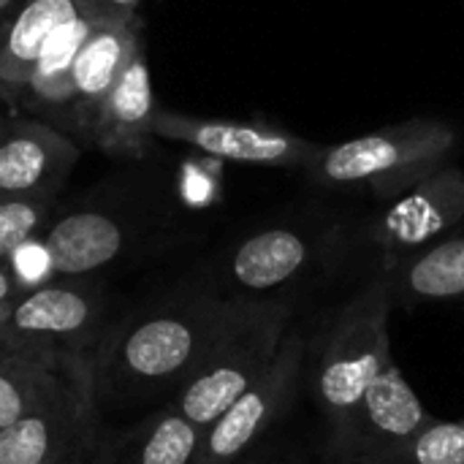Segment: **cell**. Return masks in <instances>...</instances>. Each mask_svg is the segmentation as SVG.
Here are the masks:
<instances>
[{"instance_id": "9a60e30c", "label": "cell", "mask_w": 464, "mask_h": 464, "mask_svg": "<svg viewBox=\"0 0 464 464\" xmlns=\"http://www.w3.org/2000/svg\"><path fill=\"white\" fill-rule=\"evenodd\" d=\"M201 435V427L163 405L130 430H98L87 459L92 464H193Z\"/></svg>"}, {"instance_id": "5bb4252c", "label": "cell", "mask_w": 464, "mask_h": 464, "mask_svg": "<svg viewBox=\"0 0 464 464\" xmlns=\"http://www.w3.org/2000/svg\"><path fill=\"white\" fill-rule=\"evenodd\" d=\"M136 228L128 218L101 207H82L49 220L41 242L54 277H92L120 261L133 245Z\"/></svg>"}, {"instance_id": "6da1fadb", "label": "cell", "mask_w": 464, "mask_h": 464, "mask_svg": "<svg viewBox=\"0 0 464 464\" xmlns=\"http://www.w3.org/2000/svg\"><path fill=\"white\" fill-rule=\"evenodd\" d=\"M239 299L212 288L174 294L109 326L92 362L98 405L174 397L234 318Z\"/></svg>"}, {"instance_id": "603a6c76", "label": "cell", "mask_w": 464, "mask_h": 464, "mask_svg": "<svg viewBox=\"0 0 464 464\" xmlns=\"http://www.w3.org/2000/svg\"><path fill=\"white\" fill-rule=\"evenodd\" d=\"M82 16L90 19H139L141 0H73Z\"/></svg>"}, {"instance_id": "52a82bcc", "label": "cell", "mask_w": 464, "mask_h": 464, "mask_svg": "<svg viewBox=\"0 0 464 464\" xmlns=\"http://www.w3.org/2000/svg\"><path fill=\"white\" fill-rule=\"evenodd\" d=\"M98 435L92 367H73L14 424L0 430V464H73Z\"/></svg>"}, {"instance_id": "e0dca14e", "label": "cell", "mask_w": 464, "mask_h": 464, "mask_svg": "<svg viewBox=\"0 0 464 464\" xmlns=\"http://www.w3.org/2000/svg\"><path fill=\"white\" fill-rule=\"evenodd\" d=\"M139 49V19H92L73 65L76 120H82L84 111L103 98V92L117 82V76L125 71V65L133 60Z\"/></svg>"}, {"instance_id": "ac0fdd59", "label": "cell", "mask_w": 464, "mask_h": 464, "mask_svg": "<svg viewBox=\"0 0 464 464\" xmlns=\"http://www.w3.org/2000/svg\"><path fill=\"white\" fill-rule=\"evenodd\" d=\"M79 16L73 0H24L0 35V92H24L49 38Z\"/></svg>"}, {"instance_id": "ba28073f", "label": "cell", "mask_w": 464, "mask_h": 464, "mask_svg": "<svg viewBox=\"0 0 464 464\" xmlns=\"http://www.w3.org/2000/svg\"><path fill=\"white\" fill-rule=\"evenodd\" d=\"M152 130L160 139L188 144L204 155L245 163V166H264V169L310 171L324 152V144L302 139L277 125L193 117L160 106L155 111Z\"/></svg>"}, {"instance_id": "8992f818", "label": "cell", "mask_w": 464, "mask_h": 464, "mask_svg": "<svg viewBox=\"0 0 464 464\" xmlns=\"http://www.w3.org/2000/svg\"><path fill=\"white\" fill-rule=\"evenodd\" d=\"M307 329L294 321L261 378L204 430L193 464H234L275 438V430L304 389Z\"/></svg>"}, {"instance_id": "8fae6325", "label": "cell", "mask_w": 464, "mask_h": 464, "mask_svg": "<svg viewBox=\"0 0 464 464\" xmlns=\"http://www.w3.org/2000/svg\"><path fill=\"white\" fill-rule=\"evenodd\" d=\"M464 220V171L443 166L405 196L394 198L372 226L383 269L451 234Z\"/></svg>"}, {"instance_id": "30bf717a", "label": "cell", "mask_w": 464, "mask_h": 464, "mask_svg": "<svg viewBox=\"0 0 464 464\" xmlns=\"http://www.w3.org/2000/svg\"><path fill=\"white\" fill-rule=\"evenodd\" d=\"M329 250V239L296 228L269 226L239 245L223 261V296L231 299H285L283 294L299 285Z\"/></svg>"}, {"instance_id": "4fadbf2b", "label": "cell", "mask_w": 464, "mask_h": 464, "mask_svg": "<svg viewBox=\"0 0 464 464\" xmlns=\"http://www.w3.org/2000/svg\"><path fill=\"white\" fill-rule=\"evenodd\" d=\"M155 90L144 46L133 54L117 82L103 92V98L84 111L79 120L84 133L98 150L114 158H144L155 130Z\"/></svg>"}, {"instance_id": "d4e9b609", "label": "cell", "mask_w": 464, "mask_h": 464, "mask_svg": "<svg viewBox=\"0 0 464 464\" xmlns=\"http://www.w3.org/2000/svg\"><path fill=\"white\" fill-rule=\"evenodd\" d=\"M22 3L24 0H0V35H3V30L8 27V22L14 19V14L19 11Z\"/></svg>"}, {"instance_id": "44dd1931", "label": "cell", "mask_w": 464, "mask_h": 464, "mask_svg": "<svg viewBox=\"0 0 464 464\" xmlns=\"http://www.w3.org/2000/svg\"><path fill=\"white\" fill-rule=\"evenodd\" d=\"M378 464H464V421H430Z\"/></svg>"}, {"instance_id": "7a4b0ae2", "label": "cell", "mask_w": 464, "mask_h": 464, "mask_svg": "<svg viewBox=\"0 0 464 464\" xmlns=\"http://www.w3.org/2000/svg\"><path fill=\"white\" fill-rule=\"evenodd\" d=\"M394 307L386 272L321 318L307 332L304 392L324 421V446L334 440L370 386L394 362L389 315Z\"/></svg>"}, {"instance_id": "484cf974", "label": "cell", "mask_w": 464, "mask_h": 464, "mask_svg": "<svg viewBox=\"0 0 464 464\" xmlns=\"http://www.w3.org/2000/svg\"><path fill=\"white\" fill-rule=\"evenodd\" d=\"M324 464H326V462H324Z\"/></svg>"}, {"instance_id": "2e32d148", "label": "cell", "mask_w": 464, "mask_h": 464, "mask_svg": "<svg viewBox=\"0 0 464 464\" xmlns=\"http://www.w3.org/2000/svg\"><path fill=\"white\" fill-rule=\"evenodd\" d=\"M394 304L454 302L464 296V234H446L438 242L405 256L389 269Z\"/></svg>"}, {"instance_id": "ffe728a7", "label": "cell", "mask_w": 464, "mask_h": 464, "mask_svg": "<svg viewBox=\"0 0 464 464\" xmlns=\"http://www.w3.org/2000/svg\"><path fill=\"white\" fill-rule=\"evenodd\" d=\"M73 367L90 364H46L0 345V430L22 419L54 386V381Z\"/></svg>"}, {"instance_id": "d6986e66", "label": "cell", "mask_w": 464, "mask_h": 464, "mask_svg": "<svg viewBox=\"0 0 464 464\" xmlns=\"http://www.w3.org/2000/svg\"><path fill=\"white\" fill-rule=\"evenodd\" d=\"M92 19L90 16H73L68 24H63L46 44L44 54L35 63V71L24 87V92L33 98L35 106L46 111L71 109L76 114V92H73V65L76 54L90 33Z\"/></svg>"}, {"instance_id": "7c38bea8", "label": "cell", "mask_w": 464, "mask_h": 464, "mask_svg": "<svg viewBox=\"0 0 464 464\" xmlns=\"http://www.w3.org/2000/svg\"><path fill=\"white\" fill-rule=\"evenodd\" d=\"M79 152L76 141L49 122L0 117V196L57 201Z\"/></svg>"}, {"instance_id": "cb8c5ba5", "label": "cell", "mask_w": 464, "mask_h": 464, "mask_svg": "<svg viewBox=\"0 0 464 464\" xmlns=\"http://www.w3.org/2000/svg\"><path fill=\"white\" fill-rule=\"evenodd\" d=\"M234 464H304V462L299 459V454H296L288 443L269 438L266 443H261L258 449H253L247 457H242L239 462H234Z\"/></svg>"}, {"instance_id": "7402d4cb", "label": "cell", "mask_w": 464, "mask_h": 464, "mask_svg": "<svg viewBox=\"0 0 464 464\" xmlns=\"http://www.w3.org/2000/svg\"><path fill=\"white\" fill-rule=\"evenodd\" d=\"M54 198H5L0 196V269L11 256L38 237L52 220Z\"/></svg>"}, {"instance_id": "3957f363", "label": "cell", "mask_w": 464, "mask_h": 464, "mask_svg": "<svg viewBox=\"0 0 464 464\" xmlns=\"http://www.w3.org/2000/svg\"><path fill=\"white\" fill-rule=\"evenodd\" d=\"M106 329V294L92 277H52L0 302V345L46 364L92 367Z\"/></svg>"}, {"instance_id": "277c9868", "label": "cell", "mask_w": 464, "mask_h": 464, "mask_svg": "<svg viewBox=\"0 0 464 464\" xmlns=\"http://www.w3.org/2000/svg\"><path fill=\"white\" fill-rule=\"evenodd\" d=\"M294 321L291 299H239L234 318L169 405L201 430L215 424L272 364Z\"/></svg>"}, {"instance_id": "5b68a950", "label": "cell", "mask_w": 464, "mask_h": 464, "mask_svg": "<svg viewBox=\"0 0 464 464\" xmlns=\"http://www.w3.org/2000/svg\"><path fill=\"white\" fill-rule=\"evenodd\" d=\"M457 147V130L432 117H413L372 133L324 147L310 179L332 188L367 185L375 198L394 201L449 166Z\"/></svg>"}, {"instance_id": "9c48e42d", "label": "cell", "mask_w": 464, "mask_h": 464, "mask_svg": "<svg viewBox=\"0 0 464 464\" xmlns=\"http://www.w3.org/2000/svg\"><path fill=\"white\" fill-rule=\"evenodd\" d=\"M435 416L392 362L370 386L343 432L324 446L326 464H378L408 443Z\"/></svg>"}]
</instances>
